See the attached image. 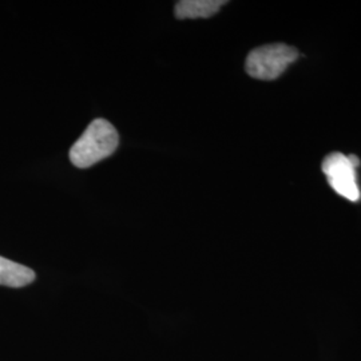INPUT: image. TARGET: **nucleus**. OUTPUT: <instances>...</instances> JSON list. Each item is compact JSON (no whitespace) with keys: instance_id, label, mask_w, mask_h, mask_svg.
<instances>
[{"instance_id":"f257e3e1","label":"nucleus","mask_w":361,"mask_h":361,"mask_svg":"<svg viewBox=\"0 0 361 361\" xmlns=\"http://www.w3.org/2000/svg\"><path fill=\"white\" fill-rule=\"evenodd\" d=\"M119 145V135L113 123L98 118L94 119L77 142L73 145L68 157L74 166L87 169L109 158Z\"/></svg>"},{"instance_id":"f03ea898","label":"nucleus","mask_w":361,"mask_h":361,"mask_svg":"<svg viewBox=\"0 0 361 361\" xmlns=\"http://www.w3.org/2000/svg\"><path fill=\"white\" fill-rule=\"evenodd\" d=\"M298 51L284 43H273L257 47L246 58L247 75L259 80H274L281 77L285 70L296 62Z\"/></svg>"},{"instance_id":"7ed1b4c3","label":"nucleus","mask_w":361,"mask_h":361,"mask_svg":"<svg viewBox=\"0 0 361 361\" xmlns=\"http://www.w3.org/2000/svg\"><path fill=\"white\" fill-rule=\"evenodd\" d=\"M323 173L336 193L350 202H357L361 193L356 180V169L352 166L348 155L331 153L323 161Z\"/></svg>"},{"instance_id":"20e7f679","label":"nucleus","mask_w":361,"mask_h":361,"mask_svg":"<svg viewBox=\"0 0 361 361\" xmlns=\"http://www.w3.org/2000/svg\"><path fill=\"white\" fill-rule=\"evenodd\" d=\"M228 1L225 0H180L176 7L174 13L177 19H207L219 13L222 6Z\"/></svg>"},{"instance_id":"39448f33","label":"nucleus","mask_w":361,"mask_h":361,"mask_svg":"<svg viewBox=\"0 0 361 361\" xmlns=\"http://www.w3.org/2000/svg\"><path fill=\"white\" fill-rule=\"evenodd\" d=\"M35 280V271L0 256V285L23 288Z\"/></svg>"},{"instance_id":"423d86ee","label":"nucleus","mask_w":361,"mask_h":361,"mask_svg":"<svg viewBox=\"0 0 361 361\" xmlns=\"http://www.w3.org/2000/svg\"><path fill=\"white\" fill-rule=\"evenodd\" d=\"M349 161H350V164H352V166L355 169L359 168L360 166V159L356 157V155L350 154L348 155Z\"/></svg>"}]
</instances>
